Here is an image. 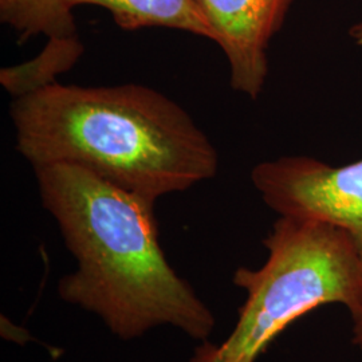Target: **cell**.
I'll return each instance as SVG.
<instances>
[{
    "label": "cell",
    "instance_id": "cell-5",
    "mask_svg": "<svg viewBox=\"0 0 362 362\" xmlns=\"http://www.w3.org/2000/svg\"><path fill=\"white\" fill-rule=\"evenodd\" d=\"M294 0H196L224 52L233 91L257 100L269 76V47Z\"/></svg>",
    "mask_w": 362,
    "mask_h": 362
},
{
    "label": "cell",
    "instance_id": "cell-9",
    "mask_svg": "<svg viewBox=\"0 0 362 362\" xmlns=\"http://www.w3.org/2000/svg\"><path fill=\"white\" fill-rule=\"evenodd\" d=\"M353 329H351V342L362 351V309L351 317Z\"/></svg>",
    "mask_w": 362,
    "mask_h": 362
},
{
    "label": "cell",
    "instance_id": "cell-2",
    "mask_svg": "<svg viewBox=\"0 0 362 362\" xmlns=\"http://www.w3.org/2000/svg\"><path fill=\"white\" fill-rule=\"evenodd\" d=\"M16 151L34 169L66 164L157 202L212 179L219 155L192 117L144 85L59 82L15 98Z\"/></svg>",
    "mask_w": 362,
    "mask_h": 362
},
{
    "label": "cell",
    "instance_id": "cell-3",
    "mask_svg": "<svg viewBox=\"0 0 362 362\" xmlns=\"http://www.w3.org/2000/svg\"><path fill=\"white\" fill-rule=\"evenodd\" d=\"M257 270L239 267L233 285L247 293L223 342H200L188 362H257L286 329L325 305L362 309V257L349 235L324 221L279 216Z\"/></svg>",
    "mask_w": 362,
    "mask_h": 362
},
{
    "label": "cell",
    "instance_id": "cell-4",
    "mask_svg": "<svg viewBox=\"0 0 362 362\" xmlns=\"http://www.w3.org/2000/svg\"><path fill=\"white\" fill-rule=\"evenodd\" d=\"M251 181L279 216L332 224L349 235L362 257V158L334 167L309 156H284L257 164Z\"/></svg>",
    "mask_w": 362,
    "mask_h": 362
},
{
    "label": "cell",
    "instance_id": "cell-8",
    "mask_svg": "<svg viewBox=\"0 0 362 362\" xmlns=\"http://www.w3.org/2000/svg\"><path fill=\"white\" fill-rule=\"evenodd\" d=\"M0 19L26 40L78 37L73 8L66 0H0Z\"/></svg>",
    "mask_w": 362,
    "mask_h": 362
},
{
    "label": "cell",
    "instance_id": "cell-1",
    "mask_svg": "<svg viewBox=\"0 0 362 362\" xmlns=\"http://www.w3.org/2000/svg\"><path fill=\"white\" fill-rule=\"evenodd\" d=\"M34 170L42 204L77 260L58 284L62 300L100 317L122 341L165 325L208 341L215 317L169 264L155 202L74 165Z\"/></svg>",
    "mask_w": 362,
    "mask_h": 362
},
{
    "label": "cell",
    "instance_id": "cell-10",
    "mask_svg": "<svg viewBox=\"0 0 362 362\" xmlns=\"http://www.w3.org/2000/svg\"><path fill=\"white\" fill-rule=\"evenodd\" d=\"M349 38L354 45L362 47V22L351 25L349 28Z\"/></svg>",
    "mask_w": 362,
    "mask_h": 362
},
{
    "label": "cell",
    "instance_id": "cell-7",
    "mask_svg": "<svg viewBox=\"0 0 362 362\" xmlns=\"http://www.w3.org/2000/svg\"><path fill=\"white\" fill-rule=\"evenodd\" d=\"M83 54L78 37L47 39L38 55L25 64L0 70V83L15 98L45 89L58 82V77L77 64Z\"/></svg>",
    "mask_w": 362,
    "mask_h": 362
},
{
    "label": "cell",
    "instance_id": "cell-6",
    "mask_svg": "<svg viewBox=\"0 0 362 362\" xmlns=\"http://www.w3.org/2000/svg\"><path fill=\"white\" fill-rule=\"evenodd\" d=\"M71 8L97 6L112 15L122 30L149 27L180 30L214 40L212 30L196 0H66Z\"/></svg>",
    "mask_w": 362,
    "mask_h": 362
}]
</instances>
